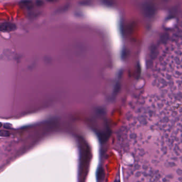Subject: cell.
<instances>
[{
	"mask_svg": "<svg viewBox=\"0 0 182 182\" xmlns=\"http://www.w3.org/2000/svg\"><path fill=\"white\" fill-rule=\"evenodd\" d=\"M16 29V25L11 22H3L0 26V29L2 32H11Z\"/></svg>",
	"mask_w": 182,
	"mask_h": 182,
	"instance_id": "1",
	"label": "cell"
},
{
	"mask_svg": "<svg viewBox=\"0 0 182 182\" xmlns=\"http://www.w3.org/2000/svg\"><path fill=\"white\" fill-rule=\"evenodd\" d=\"M9 132H8V131H3V130H2L1 131V137H7V136H9Z\"/></svg>",
	"mask_w": 182,
	"mask_h": 182,
	"instance_id": "2",
	"label": "cell"
},
{
	"mask_svg": "<svg viewBox=\"0 0 182 182\" xmlns=\"http://www.w3.org/2000/svg\"><path fill=\"white\" fill-rule=\"evenodd\" d=\"M48 1H50V2H53V1H56V0H48Z\"/></svg>",
	"mask_w": 182,
	"mask_h": 182,
	"instance_id": "3",
	"label": "cell"
}]
</instances>
